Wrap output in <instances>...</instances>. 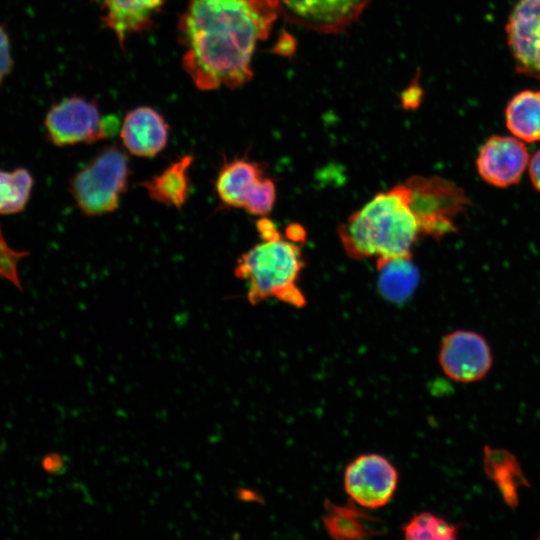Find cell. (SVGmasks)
I'll return each mask as SVG.
<instances>
[{
	"instance_id": "6da1fadb",
	"label": "cell",
	"mask_w": 540,
	"mask_h": 540,
	"mask_svg": "<svg viewBox=\"0 0 540 540\" xmlns=\"http://www.w3.org/2000/svg\"><path fill=\"white\" fill-rule=\"evenodd\" d=\"M465 208L459 187L443 178L412 176L377 193L338 228L344 251L355 260L376 263L412 256L424 236L441 238L457 229L456 216Z\"/></svg>"
},
{
	"instance_id": "7a4b0ae2",
	"label": "cell",
	"mask_w": 540,
	"mask_h": 540,
	"mask_svg": "<svg viewBox=\"0 0 540 540\" xmlns=\"http://www.w3.org/2000/svg\"><path fill=\"white\" fill-rule=\"evenodd\" d=\"M279 12L273 0H189L179 24L183 67L201 90L236 88Z\"/></svg>"
},
{
	"instance_id": "3957f363",
	"label": "cell",
	"mask_w": 540,
	"mask_h": 540,
	"mask_svg": "<svg viewBox=\"0 0 540 540\" xmlns=\"http://www.w3.org/2000/svg\"><path fill=\"white\" fill-rule=\"evenodd\" d=\"M303 266L300 247L280 234L262 239L244 252L237 260L234 274L246 282L250 304L275 298L301 308L306 305V298L298 287Z\"/></svg>"
},
{
	"instance_id": "277c9868",
	"label": "cell",
	"mask_w": 540,
	"mask_h": 540,
	"mask_svg": "<svg viewBox=\"0 0 540 540\" xmlns=\"http://www.w3.org/2000/svg\"><path fill=\"white\" fill-rule=\"evenodd\" d=\"M130 174L127 153L117 145H110L70 178L69 193L83 215L109 214L119 207Z\"/></svg>"
},
{
	"instance_id": "5b68a950",
	"label": "cell",
	"mask_w": 540,
	"mask_h": 540,
	"mask_svg": "<svg viewBox=\"0 0 540 540\" xmlns=\"http://www.w3.org/2000/svg\"><path fill=\"white\" fill-rule=\"evenodd\" d=\"M215 191L223 205L260 217L273 209L277 196L276 184L265 176L263 165L247 157H235L222 164Z\"/></svg>"
},
{
	"instance_id": "8992f818",
	"label": "cell",
	"mask_w": 540,
	"mask_h": 540,
	"mask_svg": "<svg viewBox=\"0 0 540 540\" xmlns=\"http://www.w3.org/2000/svg\"><path fill=\"white\" fill-rule=\"evenodd\" d=\"M46 139L56 147L91 144L115 132V117L102 116L94 101L79 96L62 99L44 118Z\"/></svg>"
},
{
	"instance_id": "52a82bcc",
	"label": "cell",
	"mask_w": 540,
	"mask_h": 540,
	"mask_svg": "<svg viewBox=\"0 0 540 540\" xmlns=\"http://www.w3.org/2000/svg\"><path fill=\"white\" fill-rule=\"evenodd\" d=\"M398 471L386 457L376 453L362 454L345 468L343 485L353 503L361 508L385 506L398 486Z\"/></svg>"
},
{
	"instance_id": "ba28073f",
	"label": "cell",
	"mask_w": 540,
	"mask_h": 540,
	"mask_svg": "<svg viewBox=\"0 0 540 540\" xmlns=\"http://www.w3.org/2000/svg\"><path fill=\"white\" fill-rule=\"evenodd\" d=\"M291 23L324 34L339 33L351 26L370 0H273Z\"/></svg>"
},
{
	"instance_id": "9c48e42d",
	"label": "cell",
	"mask_w": 540,
	"mask_h": 540,
	"mask_svg": "<svg viewBox=\"0 0 540 540\" xmlns=\"http://www.w3.org/2000/svg\"><path fill=\"white\" fill-rule=\"evenodd\" d=\"M439 363L450 379L470 383L487 375L492 366V354L482 335L474 331L456 330L443 338Z\"/></svg>"
},
{
	"instance_id": "30bf717a",
	"label": "cell",
	"mask_w": 540,
	"mask_h": 540,
	"mask_svg": "<svg viewBox=\"0 0 540 540\" xmlns=\"http://www.w3.org/2000/svg\"><path fill=\"white\" fill-rule=\"evenodd\" d=\"M526 145L514 136H491L479 150L476 166L488 184L506 188L518 183L528 167Z\"/></svg>"
},
{
	"instance_id": "8fae6325",
	"label": "cell",
	"mask_w": 540,
	"mask_h": 540,
	"mask_svg": "<svg viewBox=\"0 0 540 540\" xmlns=\"http://www.w3.org/2000/svg\"><path fill=\"white\" fill-rule=\"evenodd\" d=\"M516 70L540 80V0H520L506 26Z\"/></svg>"
},
{
	"instance_id": "7c38bea8",
	"label": "cell",
	"mask_w": 540,
	"mask_h": 540,
	"mask_svg": "<svg viewBox=\"0 0 540 540\" xmlns=\"http://www.w3.org/2000/svg\"><path fill=\"white\" fill-rule=\"evenodd\" d=\"M120 137L125 149L132 155L151 158L167 145L169 126L155 109L142 106L128 112L123 120Z\"/></svg>"
},
{
	"instance_id": "4fadbf2b",
	"label": "cell",
	"mask_w": 540,
	"mask_h": 540,
	"mask_svg": "<svg viewBox=\"0 0 540 540\" xmlns=\"http://www.w3.org/2000/svg\"><path fill=\"white\" fill-rule=\"evenodd\" d=\"M194 157L190 154L171 162L160 173L139 183L148 197L156 203L181 209L190 193L189 170Z\"/></svg>"
},
{
	"instance_id": "5bb4252c",
	"label": "cell",
	"mask_w": 540,
	"mask_h": 540,
	"mask_svg": "<svg viewBox=\"0 0 540 540\" xmlns=\"http://www.w3.org/2000/svg\"><path fill=\"white\" fill-rule=\"evenodd\" d=\"M164 0H98L103 21L120 42L148 27Z\"/></svg>"
},
{
	"instance_id": "9a60e30c",
	"label": "cell",
	"mask_w": 540,
	"mask_h": 540,
	"mask_svg": "<svg viewBox=\"0 0 540 540\" xmlns=\"http://www.w3.org/2000/svg\"><path fill=\"white\" fill-rule=\"evenodd\" d=\"M377 286L380 294L388 301L402 303L415 291L420 275L410 257H396L376 263Z\"/></svg>"
},
{
	"instance_id": "2e32d148",
	"label": "cell",
	"mask_w": 540,
	"mask_h": 540,
	"mask_svg": "<svg viewBox=\"0 0 540 540\" xmlns=\"http://www.w3.org/2000/svg\"><path fill=\"white\" fill-rule=\"evenodd\" d=\"M323 525L330 537L337 540H355L371 537L378 531L371 528L370 515L363 512L353 501L346 505H337L325 501Z\"/></svg>"
},
{
	"instance_id": "e0dca14e",
	"label": "cell",
	"mask_w": 540,
	"mask_h": 540,
	"mask_svg": "<svg viewBox=\"0 0 540 540\" xmlns=\"http://www.w3.org/2000/svg\"><path fill=\"white\" fill-rule=\"evenodd\" d=\"M505 122L511 134L521 141H540V90L514 95L506 107Z\"/></svg>"
},
{
	"instance_id": "ac0fdd59",
	"label": "cell",
	"mask_w": 540,
	"mask_h": 540,
	"mask_svg": "<svg viewBox=\"0 0 540 540\" xmlns=\"http://www.w3.org/2000/svg\"><path fill=\"white\" fill-rule=\"evenodd\" d=\"M34 178L24 167L0 169V216L23 212L29 203Z\"/></svg>"
},
{
	"instance_id": "d6986e66",
	"label": "cell",
	"mask_w": 540,
	"mask_h": 540,
	"mask_svg": "<svg viewBox=\"0 0 540 540\" xmlns=\"http://www.w3.org/2000/svg\"><path fill=\"white\" fill-rule=\"evenodd\" d=\"M458 529V526L430 512L416 514L402 526L404 537L408 540H451L457 538Z\"/></svg>"
},
{
	"instance_id": "ffe728a7",
	"label": "cell",
	"mask_w": 540,
	"mask_h": 540,
	"mask_svg": "<svg viewBox=\"0 0 540 540\" xmlns=\"http://www.w3.org/2000/svg\"><path fill=\"white\" fill-rule=\"evenodd\" d=\"M486 467L490 469L492 479L497 483L504 498L509 504L516 501L518 484L522 483V475L516 461L508 453L491 451L486 453Z\"/></svg>"
},
{
	"instance_id": "44dd1931",
	"label": "cell",
	"mask_w": 540,
	"mask_h": 540,
	"mask_svg": "<svg viewBox=\"0 0 540 540\" xmlns=\"http://www.w3.org/2000/svg\"><path fill=\"white\" fill-rule=\"evenodd\" d=\"M28 255V251L15 250L8 245L0 225V279H6L20 291L23 287L18 273V264Z\"/></svg>"
},
{
	"instance_id": "7402d4cb",
	"label": "cell",
	"mask_w": 540,
	"mask_h": 540,
	"mask_svg": "<svg viewBox=\"0 0 540 540\" xmlns=\"http://www.w3.org/2000/svg\"><path fill=\"white\" fill-rule=\"evenodd\" d=\"M13 67L10 36L5 25L0 23V88Z\"/></svg>"
},
{
	"instance_id": "603a6c76",
	"label": "cell",
	"mask_w": 540,
	"mask_h": 540,
	"mask_svg": "<svg viewBox=\"0 0 540 540\" xmlns=\"http://www.w3.org/2000/svg\"><path fill=\"white\" fill-rule=\"evenodd\" d=\"M66 459L63 455L52 452L43 456L41 460L42 468L49 474H63L67 469Z\"/></svg>"
},
{
	"instance_id": "cb8c5ba5",
	"label": "cell",
	"mask_w": 540,
	"mask_h": 540,
	"mask_svg": "<svg viewBox=\"0 0 540 540\" xmlns=\"http://www.w3.org/2000/svg\"><path fill=\"white\" fill-rule=\"evenodd\" d=\"M528 172L531 183L540 193V149L535 152L528 163Z\"/></svg>"
},
{
	"instance_id": "d4e9b609",
	"label": "cell",
	"mask_w": 540,
	"mask_h": 540,
	"mask_svg": "<svg viewBox=\"0 0 540 540\" xmlns=\"http://www.w3.org/2000/svg\"><path fill=\"white\" fill-rule=\"evenodd\" d=\"M287 237L297 243L305 239V231L299 225L293 224L287 228Z\"/></svg>"
},
{
	"instance_id": "484cf974",
	"label": "cell",
	"mask_w": 540,
	"mask_h": 540,
	"mask_svg": "<svg viewBox=\"0 0 540 540\" xmlns=\"http://www.w3.org/2000/svg\"><path fill=\"white\" fill-rule=\"evenodd\" d=\"M539 538H540V536H539Z\"/></svg>"
}]
</instances>
